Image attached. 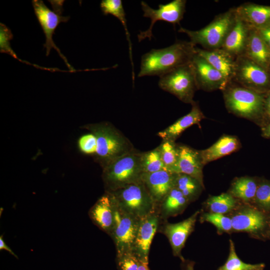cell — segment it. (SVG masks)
<instances>
[{
	"label": "cell",
	"mask_w": 270,
	"mask_h": 270,
	"mask_svg": "<svg viewBox=\"0 0 270 270\" xmlns=\"http://www.w3.org/2000/svg\"><path fill=\"white\" fill-rule=\"evenodd\" d=\"M195 48L190 42L178 40L168 47L150 50L142 57L138 76L160 77L178 66L190 63L196 52Z\"/></svg>",
	"instance_id": "cell-1"
},
{
	"label": "cell",
	"mask_w": 270,
	"mask_h": 270,
	"mask_svg": "<svg viewBox=\"0 0 270 270\" xmlns=\"http://www.w3.org/2000/svg\"><path fill=\"white\" fill-rule=\"evenodd\" d=\"M84 128L96 138L94 158L102 168L135 149L130 141L110 122L88 124Z\"/></svg>",
	"instance_id": "cell-2"
},
{
	"label": "cell",
	"mask_w": 270,
	"mask_h": 270,
	"mask_svg": "<svg viewBox=\"0 0 270 270\" xmlns=\"http://www.w3.org/2000/svg\"><path fill=\"white\" fill-rule=\"evenodd\" d=\"M142 152L134 149L102 168L106 192H113L129 184L142 182Z\"/></svg>",
	"instance_id": "cell-3"
},
{
	"label": "cell",
	"mask_w": 270,
	"mask_h": 270,
	"mask_svg": "<svg viewBox=\"0 0 270 270\" xmlns=\"http://www.w3.org/2000/svg\"><path fill=\"white\" fill-rule=\"evenodd\" d=\"M224 91L227 110L231 113L262 125L266 96L242 86L226 87Z\"/></svg>",
	"instance_id": "cell-4"
},
{
	"label": "cell",
	"mask_w": 270,
	"mask_h": 270,
	"mask_svg": "<svg viewBox=\"0 0 270 270\" xmlns=\"http://www.w3.org/2000/svg\"><path fill=\"white\" fill-rule=\"evenodd\" d=\"M235 10H231L218 16L210 24L198 30L180 28L179 32L188 35L194 45L200 44L210 50L218 49L232 28L236 20Z\"/></svg>",
	"instance_id": "cell-5"
},
{
	"label": "cell",
	"mask_w": 270,
	"mask_h": 270,
	"mask_svg": "<svg viewBox=\"0 0 270 270\" xmlns=\"http://www.w3.org/2000/svg\"><path fill=\"white\" fill-rule=\"evenodd\" d=\"M110 192L121 210L137 218L141 219L157 210V206L142 182Z\"/></svg>",
	"instance_id": "cell-6"
},
{
	"label": "cell",
	"mask_w": 270,
	"mask_h": 270,
	"mask_svg": "<svg viewBox=\"0 0 270 270\" xmlns=\"http://www.w3.org/2000/svg\"><path fill=\"white\" fill-rule=\"evenodd\" d=\"M50 2L52 4V10L46 6L42 0H34L32 1L35 14L46 36V42L44 46L46 49V55L48 56L51 49L54 48L63 59L70 70L74 72V68L68 64L66 58L61 53L52 40V36L59 24L68 22L70 17L61 15L64 0H50Z\"/></svg>",
	"instance_id": "cell-7"
},
{
	"label": "cell",
	"mask_w": 270,
	"mask_h": 270,
	"mask_svg": "<svg viewBox=\"0 0 270 270\" xmlns=\"http://www.w3.org/2000/svg\"><path fill=\"white\" fill-rule=\"evenodd\" d=\"M158 84L162 90L190 104L194 102V92L198 90L190 62L160 76Z\"/></svg>",
	"instance_id": "cell-8"
},
{
	"label": "cell",
	"mask_w": 270,
	"mask_h": 270,
	"mask_svg": "<svg viewBox=\"0 0 270 270\" xmlns=\"http://www.w3.org/2000/svg\"><path fill=\"white\" fill-rule=\"evenodd\" d=\"M233 79L242 86L263 94L270 88V76L266 70L244 55L236 60Z\"/></svg>",
	"instance_id": "cell-9"
},
{
	"label": "cell",
	"mask_w": 270,
	"mask_h": 270,
	"mask_svg": "<svg viewBox=\"0 0 270 270\" xmlns=\"http://www.w3.org/2000/svg\"><path fill=\"white\" fill-rule=\"evenodd\" d=\"M140 220L121 210L116 203L114 222L110 236L114 240L116 254L132 251Z\"/></svg>",
	"instance_id": "cell-10"
},
{
	"label": "cell",
	"mask_w": 270,
	"mask_h": 270,
	"mask_svg": "<svg viewBox=\"0 0 270 270\" xmlns=\"http://www.w3.org/2000/svg\"><path fill=\"white\" fill-rule=\"evenodd\" d=\"M186 0H174L166 4H160L158 9H153L146 2L142 1L141 6L144 12L143 16L150 19L149 28L140 32L138 35L139 42L148 38L151 40L152 30L154 24L158 20H162L174 25L179 24L185 12Z\"/></svg>",
	"instance_id": "cell-11"
},
{
	"label": "cell",
	"mask_w": 270,
	"mask_h": 270,
	"mask_svg": "<svg viewBox=\"0 0 270 270\" xmlns=\"http://www.w3.org/2000/svg\"><path fill=\"white\" fill-rule=\"evenodd\" d=\"M200 211L197 210L188 218L177 223L162 222L158 230L168 238L173 255L184 260L181 254L188 236L193 232Z\"/></svg>",
	"instance_id": "cell-12"
},
{
	"label": "cell",
	"mask_w": 270,
	"mask_h": 270,
	"mask_svg": "<svg viewBox=\"0 0 270 270\" xmlns=\"http://www.w3.org/2000/svg\"><path fill=\"white\" fill-rule=\"evenodd\" d=\"M190 64L198 89L206 91L224 90L228 86L221 73L196 52L192 58Z\"/></svg>",
	"instance_id": "cell-13"
},
{
	"label": "cell",
	"mask_w": 270,
	"mask_h": 270,
	"mask_svg": "<svg viewBox=\"0 0 270 270\" xmlns=\"http://www.w3.org/2000/svg\"><path fill=\"white\" fill-rule=\"evenodd\" d=\"M162 222L157 210L140 219L132 249L140 261L148 263L150 246Z\"/></svg>",
	"instance_id": "cell-14"
},
{
	"label": "cell",
	"mask_w": 270,
	"mask_h": 270,
	"mask_svg": "<svg viewBox=\"0 0 270 270\" xmlns=\"http://www.w3.org/2000/svg\"><path fill=\"white\" fill-rule=\"evenodd\" d=\"M116 205L112 194L106 192L88 212L89 216L93 223L109 236L114 225Z\"/></svg>",
	"instance_id": "cell-15"
},
{
	"label": "cell",
	"mask_w": 270,
	"mask_h": 270,
	"mask_svg": "<svg viewBox=\"0 0 270 270\" xmlns=\"http://www.w3.org/2000/svg\"><path fill=\"white\" fill-rule=\"evenodd\" d=\"M178 159L174 173L190 176L204 186L202 172L204 165L200 150L182 144H178Z\"/></svg>",
	"instance_id": "cell-16"
},
{
	"label": "cell",
	"mask_w": 270,
	"mask_h": 270,
	"mask_svg": "<svg viewBox=\"0 0 270 270\" xmlns=\"http://www.w3.org/2000/svg\"><path fill=\"white\" fill-rule=\"evenodd\" d=\"M176 174L166 170L143 173L142 180L157 206L174 187Z\"/></svg>",
	"instance_id": "cell-17"
},
{
	"label": "cell",
	"mask_w": 270,
	"mask_h": 270,
	"mask_svg": "<svg viewBox=\"0 0 270 270\" xmlns=\"http://www.w3.org/2000/svg\"><path fill=\"white\" fill-rule=\"evenodd\" d=\"M232 230L256 234L262 231L266 224V218L260 211L246 207L230 218Z\"/></svg>",
	"instance_id": "cell-18"
},
{
	"label": "cell",
	"mask_w": 270,
	"mask_h": 270,
	"mask_svg": "<svg viewBox=\"0 0 270 270\" xmlns=\"http://www.w3.org/2000/svg\"><path fill=\"white\" fill-rule=\"evenodd\" d=\"M249 30L250 28L236 15L234 23L220 49L234 58L244 55Z\"/></svg>",
	"instance_id": "cell-19"
},
{
	"label": "cell",
	"mask_w": 270,
	"mask_h": 270,
	"mask_svg": "<svg viewBox=\"0 0 270 270\" xmlns=\"http://www.w3.org/2000/svg\"><path fill=\"white\" fill-rule=\"evenodd\" d=\"M234 10L249 28L260 30L270 26V6L246 4Z\"/></svg>",
	"instance_id": "cell-20"
},
{
	"label": "cell",
	"mask_w": 270,
	"mask_h": 270,
	"mask_svg": "<svg viewBox=\"0 0 270 270\" xmlns=\"http://www.w3.org/2000/svg\"><path fill=\"white\" fill-rule=\"evenodd\" d=\"M195 50L198 54L221 73L228 84L235 73L236 60L234 58L220 48L205 50L196 47Z\"/></svg>",
	"instance_id": "cell-21"
},
{
	"label": "cell",
	"mask_w": 270,
	"mask_h": 270,
	"mask_svg": "<svg viewBox=\"0 0 270 270\" xmlns=\"http://www.w3.org/2000/svg\"><path fill=\"white\" fill-rule=\"evenodd\" d=\"M191 104L192 109L188 114L180 118L174 124L157 134L162 140L175 142L188 128L194 124L200 126V122L205 116L196 102L194 101Z\"/></svg>",
	"instance_id": "cell-22"
},
{
	"label": "cell",
	"mask_w": 270,
	"mask_h": 270,
	"mask_svg": "<svg viewBox=\"0 0 270 270\" xmlns=\"http://www.w3.org/2000/svg\"><path fill=\"white\" fill-rule=\"evenodd\" d=\"M244 55L266 70L270 66V49L258 30L250 28Z\"/></svg>",
	"instance_id": "cell-23"
},
{
	"label": "cell",
	"mask_w": 270,
	"mask_h": 270,
	"mask_svg": "<svg viewBox=\"0 0 270 270\" xmlns=\"http://www.w3.org/2000/svg\"><path fill=\"white\" fill-rule=\"evenodd\" d=\"M240 143L235 136L224 135L209 148L200 150L204 165L236 152Z\"/></svg>",
	"instance_id": "cell-24"
},
{
	"label": "cell",
	"mask_w": 270,
	"mask_h": 270,
	"mask_svg": "<svg viewBox=\"0 0 270 270\" xmlns=\"http://www.w3.org/2000/svg\"><path fill=\"white\" fill-rule=\"evenodd\" d=\"M190 202L183 194L174 187L157 206V211L162 222L171 216L182 214Z\"/></svg>",
	"instance_id": "cell-25"
},
{
	"label": "cell",
	"mask_w": 270,
	"mask_h": 270,
	"mask_svg": "<svg viewBox=\"0 0 270 270\" xmlns=\"http://www.w3.org/2000/svg\"><path fill=\"white\" fill-rule=\"evenodd\" d=\"M258 182L256 179L249 176L236 178L232 182L229 193L236 199L245 202L254 200Z\"/></svg>",
	"instance_id": "cell-26"
},
{
	"label": "cell",
	"mask_w": 270,
	"mask_h": 270,
	"mask_svg": "<svg viewBox=\"0 0 270 270\" xmlns=\"http://www.w3.org/2000/svg\"><path fill=\"white\" fill-rule=\"evenodd\" d=\"M100 7L103 14H112L116 18L124 28L126 39L128 41L129 53L132 66V78L134 80V64L132 60V45L130 35L127 28L126 14L121 0H102L101 1Z\"/></svg>",
	"instance_id": "cell-27"
},
{
	"label": "cell",
	"mask_w": 270,
	"mask_h": 270,
	"mask_svg": "<svg viewBox=\"0 0 270 270\" xmlns=\"http://www.w3.org/2000/svg\"><path fill=\"white\" fill-rule=\"evenodd\" d=\"M174 187L183 194L190 202L197 200L204 188L194 178L180 173L176 174Z\"/></svg>",
	"instance_id": "cell-28"
},
{
	"label": "cell",
	"mask_w": 270,
	"mask_h": 270,
	"mask_svg": "<svg viewBox=\"0 0 270 270\" xmlns=\"http://www.w3.org/2000/svg\"><path fill=\"white\" fill-rule=\"evenodd\" d=\"M236 198L229 192L210 196L206 202L210 212L224 214L233 210L236 206Z\"/></svg>",
	"instance_id": "cell-29"
},
{
	"label": "cell",
	"mask_w": 270,
	"mask_h": 270,
	"mask_svg": "<svg viewBox=\"0 0 270 270\" xmlns=\"http://www.w3.org/2000/svg\"><path fill=\"white\" fill-rule=\"evenodd\" d=\"M265 264H251L244 262L236 254L233 241L230 240V252L225 263L218 270H264Z\"/></svg>",
	"instance_id": "cell-30"
},
{
	"label": "cell",
	"mask_w": 270,
	"mask_h": 270,
	"mask_svg": "<svg viewBox=\"0 0 270 270\" xmlns=\"http://www.w3.org/2000/svg\"><path fill=\"white\" fill-rule=\"evenodd\" d=\"M158 147L165 169L174 173L178 159V144L174 141L164 140Z\"/></svg>",
	"instance_id": "cell-31"
},
{
	"label": "cell",
	"mask_w": 270,
	"mask_h": 270,
	"mask_svg": "<svg viewBox=\"0 0 270 270\" xmlns=\"http://www.w3.org/2000/svg\"><path fill=\"white\" fill-rule=\"evenodd\" d=\"M140 163L143 173H152L166 170L158 146L152 150L142 152Z\"/></svg>",
	"instance_id": "cell-32"
},
{
	"label": "cell",
	"mask_w": 270,
	"mask_h": 270,
	"mask_svg": "<svg viewBox=\"0 0 270 270\" xmlns=\"http://www.w3.org/2000/svg\"><path fill=\"white\" fill-rule=\"evenodd\" d=\"M200 220L202 222H207L212 224L219 234L232 230L231 218L222 214L210 212L204 213L200 216Z\"/></svg>",
	"instance_id": "cell-33"
},
{
	"label": "cell",
	"mask_w": 270,
	"mask_h": 270,
	"mask_svg": "<svg viewBox=\"0 0 270 270\" xmlns=\"http://www.w3.org/2000/svg\"><path fill=\"white\" fill-rule=\"evenodd\" d=\"M256 204L264 210H270V182L264 180L258 183L254 200Z\"/></svg>",
	"instance_id": "cell-34"
},
{
	"label": "cell",
	"mask_w": 270,
	"mask_h": 270,
	"mask_svg": "<svg viewBox=\"0 0 270 270\" xmlns=\"http://www.w3.org/2000/svg\"><path fill=\"white\" fill-rule=\"evenodd\" d=\"M116 263L119 270H138L140 260L132 252L116 255Z\"/></svg>",
	"instance_id": "cell-35"
},
{
	"label": "cell",
	"mask_w": 270,
	"mask_h": 270,
	"mask_svg": "<svg viewBox=\"0 0 270 270\" xmlns=\"http://www.w3.org/2000/svg\"><path fill=\"white\" fill-rule=\"evenodd\" d=\"M0 52L6 53L14 58L18 59V57L10 48V42L13 37L10 30L4 24L0 23Z\"/></svg>",
	"instance_id": "cell-36"
},
{
	"label": "cell",
	"mask_w": 270,
	"mask_h": 270,
	"mask_svg": "<svg viewBox=\"0 0 270 270\" xmlns=\"http://www.w3.org/2000/svg\"><path fill=\"white\" fill-rule=\"evenodd\" d=\"M96 138L91 132L82 135L78 140V146L80 150L86 154L94 156L96 152Z\"/></svg>",
	"instance_id": "cell-37"
},
{
	"label": "cell",
	"mask_w": 270,
	"mask_h": 270,
	"mask_svg": "<svg viewBox=\"0 0 270 270\" xmlns=\"http://www.w3.org/2000/svg\"><path fill=\"white\" fill-rule=\"evenodd\" d=\"M270 122V92L265 96L264 112L262 128Z\"/></svg>",
	"instance_id": "cell-38"
},
{
	"label": "cell",
	"mask_w": 270,
	"mask_h": 270,
	"mask_svg": "<svg viewBox=\"0 0 270 270\" xmlns=\"http://www.w3.org/2000/svg\"><path fill=\"white\" fill-rule=\"evenodd\" d=\"M258 30L264 40L270 49V26Z\"/></svg>",
	"instance_id": "cell-39"
},
{
	"label": "cell",
	"mask_w": 270,
	"mask_h": 270,
	"mask_svg": "<svg viewBox=\"0 0 270 270\" xmlns=\"http://www.w3.org/2000/svg\"><path fill=\"white\" fill-rule=\"evenodd\" d=\"M194 262L184 259L182 260L181 270H194Z\"/></svg>",
	"instance_id": "cell-40"
},
{
	"label": "cell",
	"mask_w": 270,
	"mask_h": 270,
	"mask_svg": "<svg viewBox=\"0 0 270 270\" xmlns=\"http://www.w3.org/2000/svg\"><path fill=\"white\" fill-rule=\"evenodd\" d=\"M0 250H4L9 252L11 254L18 258V256L7 245L3 239V236L2 235L0 236Z\"/></svg>",
	"instance_id": "cell-41"
},
{
	"label": "cell",
	"mask_w": 270,
	"mask_h": 270,
	"mask_svg": "<svg viewBox=\"0 0 270 270\" xmlns=\"http://www.w3.org/2000/svg\"><path fill=\"white\" fill-rule=\"evenodd\" d=\"M262 135L266 138H270V122L262 128Z\"/></svg>",
	"instance_id": "cell-42"
},
{
	"label": "cell",
	"mask_w": 270,
	"mask_h": 270,
	"mask_svg": "<svg viewBox=\"0 0 270 270\" xmlns=\"http://www.w3.org/2000/svg\"><path fill=\"white\" fill-rule=\"evenodd\" d=\"M148 262L140 261L138 270H150Z\"/></svg>",
	"instance_id": "cell-43"
}]
</instances>
